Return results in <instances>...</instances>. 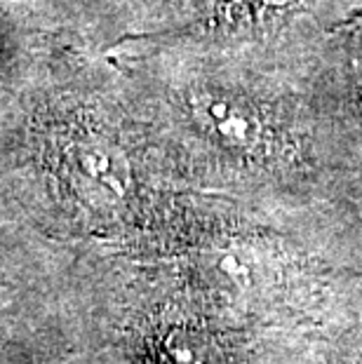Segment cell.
Segmentation results:
<instances>
[{
  "label": "cell",
  "mask_w": 362,
  "mask_h": 364,
  "mask_svg": "<svg viewBox=\"0 0 362 364\" xmlns=\"http://www.w3.org/2000/svg\"><path fill=\"white\" fill-rule=\"evenodd\" d=\"M179 113L207 149L259 167L289 165L302 153L294 125L266 97L219 78H196L179 92Z\"/></svg>",
  "instance_id": "1"
},
{
  "label": "cell",
  "mask_w": 362,
  "mask_h": 364,
  "mask_svg": "<svg viewBox=\"0 0 362 364\" xmlns=\"http://www.w3.org/2000/svg\"><path fill=\"white\" fill-rule=\"evenodd\" d=\"M48 153L59 186L92 212H113L137 191V165L125 136L97 115L52 125Z\"/></svg>",
  "instance_id": "2"
},
{
  "label": "cell",
  "mask_w": 362,
  "mask_h": 364,
  "mask_svg": "<svg viewBox=\"0 0 362 364\" xmlns=\"http://www.w3.org/2000/svg\"><path fill=\"white\" fill-rule=\"evenodd\" d=\"M304 0H207V21L223 31H257L282 24Z\"/></svg>",
  "instance_id": "3"
},
{
  "label": "cell",
  "mask_w": 362,
  "mask_h": 364,
  "mask_svg": "<svg viewBox=\"0 0 362 364\" xmlns=\"http://www.w3.org/2000/svg\"><path fill=\"white\" fill-rule=\"evenodd\" d=\"M158 364H221L210 341L196 331L172 329L158 343Z\"/></svg>",
  "instance_id": "4"
},
{
  "label": "cell",
  "mask_w": 362,
  "mask_h": 364,
  "mask_svg": "<svg viewBox=\"0 0 362 364\" xmlns=\"http://www.w3.org/2000/svg\"><path fill=\"white\" fill-rule=\"evenodd\" d=\"M358 104H360V120H362V66H358Z\"/></svg>",
  "instance_id": "5"
}]
</instances>
